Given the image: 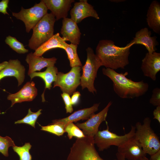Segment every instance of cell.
<instances>
[{
  "mask_svg": "<svg viewBox=\"0 0 160 160\" xmlns=\"http://www.w3.org/2000/svg\"><path fill=\"white\" fill-rule=\"evenodd\" d=\"M130 47L127 45L120 47L112 40H102L96 47L95 55L102 66L113 70L124 69L129 63Z\"/></svg>",
  "mask_w": 160,
  "mask_h": 160,
  "instance_id": "6da1fadb",
  "label": "cell"
},
{
  "mask_svg": "<svg viewBox=\"0 0 160 160\" xmlns=\"http://www.w3.org/2000/svg\"><path fill=\"white\" fill-rule=\"evenodd\" d=\"M102 72L112 81L114 91L121 98L138 97L145 94L148 91L149 85L147 83L143 80L135 81L127 78V72L119 73L114 70L104 68Z\"/></svg>",
  "mask_w": 160,
  "mask_h": 160,
  "instance_id": "7a4b0ae2",
  "label": "cell"
},
{
  "mask_svg": "<svg viewBox=\"0 0 160 160\" xmlns=\"http://www.w3.org/2000/svg\"><path fill=\"white\" fill-rule=\"evenodd\" d=\"M151 122L150 118L146 117L144 119L143 124L139 122H137L134 135L144 151L150 156L160 150L159 137L151 127Z\"/></svg>",
  "mask_w": 160,
  "mask_h": 160,
  "instance_id": "3957f363",
  "label": "cell"
},
{
  "mask_svg": "<svg viewBox=\"0 0 160 160\" xmlns=\"http://www.w3.org/2000/svg\"><path fill=\"white\" fill-rule=\"evenodd\" d=\"M56 20L52 13H47L33 28V33L29 40L28 47L35 50L54 35V25Z\"/></svg>",
  "mask_w": 160,
  "mask_h": 160,
  "instance_id": "277c9868",
  "label": "cell"
},
{
  "mask_svg": "<svg viewBox=\"0 0 160 160\" xmlns=\"http://www.w3.org/2000/svg\"><path fill=\"white\" fill-rule=\"evenodd\" d=\"M95 145L93 137L77 138L71 148L67 160H104L99 155Z\"/></svg>",
  "mask_w": 160,
  "mask_h": 160,
  "instance_id": "5b68a950",
  "label": "cell"
},
{
  "mask_svg": "<svg viewBox=\"0 0 160 160\" xmlns=\"http://www.w3.org/2000/svg\"><path fill=\"white\" fill-rule=\"evenodd\" d=\"M86 51L87 59L82 67V73L81 76L80 85L82 89L87 88L89 92L94 94L97 92L94 86V81L98 70L102 65L91 48L88 47Z\"/></svg>",
  "mask_w": 160,
  "mask_h": 160,
  "instance_id": "8992f818",
  "label": "cell"
},
{
  "mask_svg": "<svg viewBox=\"0 0 160 160\" xmlns=\"http://www.w3.org/2000/svg\"><path fill=\"white\" fill-rule=\"evenodd\" d=\"M107 128L102 131L98 130L93 137L94 143L100 151H103L115 145L118 147L121 146L127 141L134 137L136 129L135 126L131 125L130 131L123 135H119L110 132L107 122L106 121Z\"/></svg>",
  "mask_w": 160,
  "mask_h": 160,
  "instance_id": "52a82bcc",
  "label": "cell"
},
{
  "mask_svg": "<svg viewBox=\"0 0 160 160\" xmlns=\"http://www.w3.org/2000/svg\"><path fill=\"white\" fill-rule=\"evenodd\" d=\"M48 9L43 1L36 4L33 7L25 9L23 7L20 12H12V15L23 21L25 24L26 31L29 33L48 13Z\"/></svg>",
  "mask_w": 160,
  "mask_h": 160,
  "instance_id": "ba28073f",
  "label": "cell"
},
{
  "mask_svg": "<svg viewBox=\"0 0 160 160\" xmlns=\"http://www.w3.org/2000/svg\"><path fill=\"white\" fill-rule=\"evenodd\" d=\"M81 69V67L77 66L72 67L70 71L65 73L58 72L53 87H59L63 92L71 95L80 85Z\"/></svg>",
  "mask_w": 160,
  "mask_h": 160,
  "instance_id": "9c48e42d",
  "label": "cell"
},
{
  "mask_svg": "<svg viewBox=\"0 0 160 160\" xmlns=\"http://www.w3.org/2000/svg\"><path fill=\"white\" fill-rule=\"evenodd\" d=\"M112 104V102H109L99 112L92 115L86 121L83 123H78L76 125L82 129L85 136L93 137L98 131L100 124L106 121L108 110Z\"/></svg>",
  "mask_w": 160,
  "mask_h": 160,
  "instance_id": "30bf717a",
  "label": "cell"
},
{
  "mask_svg": "<svg viewBox=\"0 0 160 160\" xmlns=\"http://www.w3.org/2000/svg\"><path fill=\"white\" fill-rule=\"evenodd\" d=\"M70 14L71 18L77 24L88 17H92L97 19H100L93 7L88 3L87 0H81L75 3L70 11Z\"/></svg>",
  "mask_w": 160,
  "mask_h": 160,
  "instance_id": "8fae6325",
  "label": "cell"
},
{
  "mask_svg": "<svg viewBox=\"0 0 160 160\" xmlns=\"http://www.w3.org/2000/svg\"><path fill=\"white\" fill-rule=\"evenodd\" d=\"M141 68L145 76L155 81L156 74L160 71V53H147L142 60Z\"/></svg>",
  "mask_w": 160,
  "mask_h": 160,
  "instance_id": "7c38bea8",
  "label": "cell"
},
{
  "mask_svg": "<svg viewBox=\"0 0 160 160\" xmlns=\"http://www.w3.org/2000/svg\"><path fill=\"white\" fill-rule=\"evenodd\" d=\"M118 152L123 155L127 160H140L146 155L134 136L118 147Z\"/></svg>",
  "mask_w": 160,
  "mask_h": 160,
  "instance_id": "4fadbf2b",
  "label": "cell"
},
{
  "mask_svg": "<svg viewBox=\"0 0 160 160\" xmlns=\"http://www.w3.org/2000/svg\"><path fill=\"white\" fill-rule=\"evenodd\" d=\"M151 31L147 28L141 29L137 31L135 37L130 42L126 45L131 47L135 44H140L144 45L150 53L156 52L157 50L156 46L159 45L156 36H151Z\"/></svg>",
  "mask_w": 160,
  "mask_h": 160,
  "instance_id": "5bb4252c",
  "label": "cell"
},
{
  "mask_svg": "<svg viewBox=\"0 0 160 160\" xmlns=\"http://www.w3.org/2000/svg\"><path fill=\"white\" fill-rule=\"evenodd\" d=\"M60 32L65 41H68L75 45L79 44L81 33L77 24L71 18H63Z\"/></svg>",
  "mask_w": 160,
  "mask_h": 160,
  "instance_id": "9a60e30c",
  "label": "cell"
},
{
  "mask_svg": "<svg viewBox=\"0 0 160 160\" xmlns=\"http://www.w3.org/2000/svg\"><path fill=\"white\" fill-rule=\"evenodd\" d=\"M37 95V90L33 81L27 82L18 92L10 94L7 97V99L11 101V106L15 103L25 101H32Z\"/></svg>",
  "mask_w": 160,
  "mask_h": 160,
  "instance_id": "2e32d148",
  "label": "cell"
},
{
  "mask_svg": "<svg viewBox=\"0 0 160 160\" xmlns=\"http://www.w3.org/2000/svg\"><path fill=\"white\" fill-rule=\"evenodd\" d=\"M25 71L24 67L18 60H10L6 66L0 72V80L5 77L13 76L17 79L19 86L24 81Z\"/></svg>",
  "mask_w": 160,
  "mask_h": 160,
  "instance_id": "e0dca14e",
  "label": "cell"
},
{
  "mask_svg": "<svg viewBox=\"0 0 160 160\" xmlns=\"http://www.w3.org/2000/svg\"><path fill=\"white\" fill-rule=\"evenodd\" d=\"M48 9L55 16L56 20L67 17L73 0H42Z\"/></svg>",
  "mask_w": 160,
  "mask_h": 160,
  "instance_id": "ac0fdd59",
  "label": "cell"
},
{
  "mask_svg": "<svg viewBox=\"0 0 160 160\" xmlns=\"http://www.w3.org/2000/svg\"><path fill=\"white\" fill-rule=\"evenodd\" d=\"M100 104V103H95L90 108L78 110L67 117L53 120L51 124L60 123L65 127L71 122H76L81 120L88 119L98 110Z\"/></svg>",
  "mask_w": 160,
  "mask_h": 160,
  "instance_id": "d6986e66",
  "label": "cell"
},
{
  "mask_svg": "<svg viewBox=\"0 0 160 160\" xmlns=\"http://www.w3.org/2000/svg\"><path fill=\"white\" fill-rule=\"evenodd\" d=\"M57 60L55 57L45 58L35 56L32 52L28 54L25 59L26 61L29 65L28 75L36 71H40L45 67L54 66Z\"/></svg>",
  "mask_w": 160,
  "mask_h": 160,
  "instance_id": "ffe728a7",
  "label": "cell"
},
{
  "mask_svg": "<svg viewBox=\"0 0 160 160\" xmlns=\"http://www.w3.org/2000/svg\"><path fill=\"white\" fill-rule=\"evenodd\" d=\"M146 22L148 27L154 32L160 33V4L153 1L150 5L146 15Z\"/></svg>",
  "mask_w": 160,
  "mask_h": 160,
  "instance_id": "44dd1931",
  "label": "cell"
},
{
  "mask_svg": "<svg viewBox=\"0 0 160 160\" xmlns=\"http://www.w3.org/2000/svg\"><path fill=\"white\" fill-rule=\"evenodd\" d=\"M68 44L60 36L59 33L54 35L39 47L33 53L34 55L41 57L46 52L55 48L64 49Z\"/></svg>",
  "mask_w": 160,
  "mask_h": 160,
  "instance_id": "7402d4cb",
  "label": "cell"
},
{
  "mask_svg": "<svg viewBox=\"0 0 160 160\" xmlns=\"http://www.w3.org/2000/svg\"><path fill=\"white\" fill-rule=\"evenodd\" d=\"M46 70L42 72H34L30 74V76L31 80L35 77H39L42 79L45 84V89L47 88L50 89L52 87V84L54 82L57 78L58 72L57 68L54 66L47 67Z\"/></svg>",
  "mask_w": 160,
  "mask_h": 160,
  "instance_id": "603a6c76",
  "label": "cell"
},
{
  "mask_svg": "<svg viewBox=\"0 0 160 160\" xmlns=\"http://www.w3.org/2000/svg\"><path fill=\"white\" fill-rule=\"evenodd\" d=\"M78 45L72 44H68L64 50L68 55L70 66H81L82 64L79 57L77 51Z\"/></svg>",
  "mask_w": 160,
  "mask_h": 160,
  "instance_id": "cb8c5ba5",
  "label": "cell"
},
{
  "mask_svg": "<svg viewBox=\"0 0 160 160\" xmlns=\"http://www.w3.org/2000/svg\"><path fill=\"white\" fill-rule=\"evenodd\" d=\"M6 43L13 50L19 54H25L28 52L23 44L18 41L15 37L9 36L6 37Z\"/></svg>",
  "mask_w": 160,
  "mask_h": 160,
  "instance_id": "d4e9b609",
  "label": "cell"
},
{
  "mask_svg": "<svg viewBox=\"0 0 160 160\" xmlns=\"http://www.w3.org/2000/svg\"><path fill=\"white\" fill-rule=\"evenodd\" d=\"M31 147L29 143H26L22 146L15 145L12 148L19 156L20 160H32V156L29 152Z\"/></svg>",
  "mask_w": 160,
  "mask_h": 160,
  "instance_id": "484cf974",
  "label": "cell"
},
{
  "mask_svg": "<svg viewBox=\"0 0 160 160\" xmlns=\"http://www.w3.org/2000/svg\"><path fill=\"white\" fill-rule=\"evenodd\" d=\"M41 109H39L36 112H33L29 108L27 115L22 119L15 122V124H26L35 128V124L38 117L41 114Z\"/></svg>",
  "mask_w": 160,
  "mask_h": 160,
  "instance_id": "4316f807",
  "label": "cell"
},
{
  "mask_svg": "<svg viewBox=\"0 0 160 160\" xmlns=\"http://www.w3.org/2000/svg\"><path fill=\"white\" fill-rule=\"evenodd\" d=\"M65 131L67 133V136L69 139H71L73 137L81 138L85 136L82 131L73 122L67 124L65 128Z\"/></svg>",
  "mask_w": 160,
  "mask_h": 160,
  "instance_id": "83f0119b",
  "label": "cell"
},
{
  "mask_svg": "<svg viewBox=\"0 0 160 160\" xmlns=\"http://www.w3.org/2000/svg\"><path fill=\"white\" fill-rule=\"evenodd\" d=\"M41 126V130L49 132L58 136H62L65 132V127L61 124H50L46 126Z\"/></svg>",
  "mask_w": 160,
  "mask_h": 160,
  "instance_id": "f1b7e54d",
  "label": "cell"
},
{
  "mask_svg": "<svg viewBox=\"0 0 160 160\" xmlns=\"http://www.w3.org/2000/svg\"><path fill=\"white\" fill-rule=\"evenodd\" d=\"M15 146L14 141L10 137L0 136V152L4 156H8V149L10 147Z\"/></svg>",
  "mask_w": 160,
  "mask_h": 160,
  "instance_id": "f546056e",
  "label": "cell"
},
{
  "mask_svg": "<svg viewBox=\"0 0 160 160\" xmlns=\"http://www.w3.org/2000/svg\"><path fill=\"white\" fill-rule=\"evenodd\" d=\"M149 103L155 106L160 105V89L156 87L152 91Z\"/></svg>",
  "mask_w": 160,
  "mask_h": 160,
  "instance_id": "4dcf8cb0",
  "label": "cell"
},
{
  "mask_svg": "<svg viewBox=\"0 0 160 160\" xmlns=\"http://www.w3.org/2000/svg\"><path fill=\"white\" fill-rule=\"evenodd\" d=\"M61 96L65 103L66 113H71L73 111V108L70 95L67 93L63 92L61 94Z\"/></svg>",
  "mask_w": 160,
  "mask_h": 160,
  "instance_id": "1f68e13d",
  "label": "cell"
},
{
  "mask_svg": "<svg viewBox=\"0 0 160 160\" xmlns=\"http://www.w3.org/2000/svg\"><path fill=\"white\" fill-rule=\"evenodd\" d=\"M9 2V0H2L0 2V12L4 15H9L7 10Z\"/></svg>",
  "mask_w": 160,
  "mask_h": 160,
  "instance_id": "d6a6232c",
  "label": "cell"
},
{
  "mask_svg": "<svg viewBox=\"0 0 160 160\" xmlns=\"http://www.w3.org/2000/svg\"><path fill=\"white\" fill-rule=\"evenodd\" d=\"M81 94L79 91L74 92L71 98V102L72 105H76L78 103Z\"/></svg>",
  "mask_w": 160,
  "mask_h": 160,
  "instance_id": "836d02e7",
  "label": "cell"
},
{
  "mask_svg": "<svg viewBox=\"0 0 160 160\" xmlns=\"http://www.w3.org/2000/svg\"><path fill=\"white\" fill-rule=\"evenodd\" d=\"M153 119L157 120L160 123V105L156 107L153 112Z\"/></svg>",
  "mask_w": 160,
  "mask_h": 160,
  "instance_id": "e575fe53",
  "label": "cell"
},
{
  "mask_svg": "<svg viewBox=\"0 0 160 160\" xmlns=\"http://www.w3.org/2000/svg\"><path fill=\"white\" fill-rule=\"evenodd\" d=\"M149 160H160V150L151 155V157Z\"/></svg>",
  "mask_w": 160,
  "mask_h": 160,
  "instance_id": "d590c367",
  "label": "cell"
},
{
  "mask_svg": "<svg viewBox=\"0 0 160 160\" xmlns=\"http://www.w3.org/2000/svg\"><path fill=\"white\" fill-rule=\"evenodd\" d=\"M116 156L118 160H127L125 158L123 155L118 152L116 153Z\"/></svg>",
  "mask_w": 160,
  "mask_h": 160,
  "instance_id": "8d00e7d4",
  "label": "cell"
},
{
  "mask_svg": "<svg viewBox=\"0 0 160 160\" xmlns=\"http://www.w3.org/2000/svg\"><path fill=\"white\" fill-rule=\"evenodd\" d=\"M8 63V62L5 61L0 63V72L6 66Z\"/></svg>",
  "mask_w": 160,
  "mask_h": 160,
  "instance_id": "74e56055",
  "label": "cell"
},
{
  "mask_svg": "<svg viewBox=\"0 0 160 160\" xmlns=\"http://www.w3.org/2000/svg\"><path fill=\"white\" fill-rule=\"evenodd\" d=\"M110 1H111V2L118 3V2H123V1H125V0H110Z\"/></svg>",
  "mask_w": 160,
  "mask_h": 160,
  "instance_id": "f35d334b",
  "label": "cell"
},
{
  "mask_svg": "<svg viewBox=\"0 0 160 160\" xmlns=\"http://www.w3.org/2000/svg\"><path fill=\"white\" fill-rule=\"evenodd\" d=\"M140 160H149V159L146 156L142 158Z\"/></svg>",
  "mask_w": 160,
  "mask_h": 160,
  "instance_id": "ab89813d",
  "label": "cell"
}]
</instances>
